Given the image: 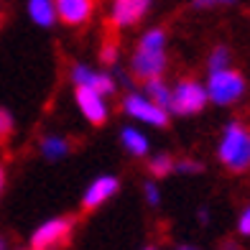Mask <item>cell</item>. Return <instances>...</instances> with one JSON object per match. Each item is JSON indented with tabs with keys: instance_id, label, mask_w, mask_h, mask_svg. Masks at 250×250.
<instances>
[{
	"instance_id": "obj_1",
	"label": "cell",
	"mask_w": 250,
	"mask_h": 250,
	"mask_svg": "<svg viewBox=\"0 0 250 250\" xmlns=\"http://www.w3.org/2000/svg\"><path fill=\"white\" fill-rule=\"evenodd\" d=\"M217 156L225 164V168H230L235 174H243L250 168V130L243 123L232 120L225 128Z\"/></svg>"
},
{
	"instance_id": "obj_2",
	"label": "cell",
	"mask_w": 250,
	"mask_h": 250,
	"mask_svg": "<svg viewBox=\"0 0 250 250\" xmlns=\"http://www.w3.org/2000/svg\"><path fill=\"white\" fill-rule=\"evenodd\" d=\"M74 225H77V220L69 217V214L46 220L33 230L28 250H59V248H64L74 232Z\"/></svg>"
},
{
	"instance_id": "obj_3",
	"label": "cell",
	"mask_w": 250,
	"mask_h": 250,
	"mask_svg": "<svg viewBox=\"0 0 250 250\" xmlns=\"http://www.w3.org/2000/svg\"><path fill=\"white\" fill-rule=\"evenodd\" d=\"M204 89H207V100H212L214 105H232V102H237L245 92V79L235 69L212 72Z\"/></svg>"
},
{
	"instance_id": "obj_4",
	"label": "cell",
	"mask_w": 250,
	"mask_h": 250,
	"mask_svg": "<svg viewBox=\"0 0 250 250\" xmlns=\"http://www.w3.org/2000/svg\"><path fill=\"white\" fill-rule=\"evenodd\" d=\"M207 105V89L197 79H179V84L171 89V105L168 112L174 115H197Z\"/></svg>"
},
{
	"instance_id": "obj_5",
	"label": "cell",
	"mask_w": 250,
	"mask_h": 250,
	"mask_svg": "<svg viewBox=\"0 0 250 250\" xmlns=\"http://www.w3.org/2000/svg\"><path fill=\"white\" fill-rule=\"evenodd\" d=\"M166 66H168L166 49L164 51H151V49L135 46V51L130 56V64H128V74L133 79H138V82H148V79L164 77Z\"/></svg>"
},
{
	"instance_id": "obj_6",
	"label": "cell",
	"mask_w": 250,
	"mask_h": 250,
	"mask_svg": "<svg viewBox=\"0 0 250 250\" xmlns=\"http://www.w3.org/2000/svg\"><path fill=\"white\" fill-rule=\"evenodd\" d=\"M123 112L133 120H141L146 125H153V128H166L168 125V112L156 107L151 100H146L141 92H128L120 102Z\"/></svg>"
},
{
	"instance_id": "obj_7",
	"label": "cell",
	"mask_w": 250,
	"mask_h": 250,
	"mask_svg": "<svg viewBox=\"0 0 250 250\" xmlns=\"http://www.w3.org/2000/svg\"><path fill=\"white\" fill-rule=\"evenodd\" d=\"M69 79H72L74 87L95 89V92L102 95V97H110V95L118 92V82H115V77H112L107 69L95 72V69H89L87 64H74L69 69Z\"/></svg>"
},
{
	"instance_id": "obj_8",
	"label": "cell",
	"mask_w": 250,
	"mask_h": 250,
	"mask_svg": "<svg viewBox=\"0 0 250 250\" xmlns=\"http://www.w3.org/2000/svg\"><path fill=\"white\" fill-rule=\"evenodd\" d=\"M153 0H112L110 23L115 28H133L148 16Z\"/></svg>"
},
{
	"instance_id": "obj_9",
	"label": "cell",
	"mask_w": 250,
	"mask_h": 250,
	"mask_svg": "<svg viewBox=\"0 0 250 250\" xmlns=\"http://www.w3.org/2000/svg\"><path fill=\"white\" fill-rule=\"evenodd\" d=\"M74 102L79 112L87 118L89 125H95V128H100V125H105L107 118H110V110H107V102L102 95H97L95 89H87V87H74Z\"/></svg>"
},
{
	"instance_id": "obj_10",
	"label": "cell",
	"mask_w": 250,
	"mask_h": 250,
	"mask_svg": "<svg viewBox=\"0 0 250 250\" xmlns=\"http://www.w3.org/2000/svg\"><path fill=\"white\" fill-rule=\"evenodd\" d=\"M118 189H120V179L118 176H112V174L97 176L92 184L84 189V194H82V212L100 209L107 199H112V197L118 194Z\"/></svg>"
},
{
	"instance_id": "obj_11",
	"label": "cell",
	"mask_w": 250,
	"mask_h": 250,
	"mask_svg": "<svg viewBox=\"0 0 250 250\" xmlns=\"http://www.w3.org/2000/svg\"><path fill=\"white\" fill-rule=\"evenodd\" d=\"M54 10L64 26L77 28L89 23V18L95 16V0H54Z\"/></svg>"
},
{
	"instance_id": "obj_12",
	"label": "cell",
	"mask_w": 250,
	"mask_h": 250,
	"mask_svg": "<svg viewBox=\"0 0 250 250\" xmlns=\"http://www.w3.org/2000/svg\"><path fill=\"white\" fill-rule=\"evenodd\" d=\"M39 151H41V156L46 158V161H59V158H64L66 153L72 151V141L66 138V135L49 133V135H43V138H41Z\"/></svg>"
},
{
	"instance_id": "obj_13",
	"label": "cell",
	"mask_w": 250,
	"mask_h": 250,
	"mask_svg": "<svg viewBox=\"0 0 250 250\" xmlns=\"http://www.w3.org/2000/svg\"><path fill=\"white\" fill-rule=\"evenodd\" d=\"M28 18L41 28H51L56 23V10L54 0H28Z\"/></svg>"
},
{
	"instance_id": "obj_14",
	"label": "cell",
	"mask_w": 250,
	"mask_h": 250,
	"mask_svg": "<svg viewBox=\"0 0 250 250\" xmlns=\"http://www.w3.org/2000/svg\"><path fill=\"white\" fill-rule=\"evenodd\" d=\"M143 97L151 100L156 107H161V110L168 112V105H171V89H168V84L164 82V77L143 82Z\"/></svg>"
},
{
	"instance_id": "obj_15",
	"label": "cell",
	"mask_w": 250,
	"mask_h": 250,
	"mask_svg": "<svg viewBox=\"0 0 250 250\" xmlns=\"http://www.w3.org/2000/svg\"><path fill=\"white\" fill-rule=\"evenodd\" d=\"M120 143H123V148L128 151L130 156L143 158L146 153H148V138H146L141 130H135V128H123L120 130Z\"/></svg>"
},
{
	"instance_id": "obj_16",
	"label": "cell",
	"mask_w": 250,
	"mask_h": 250,
	"mask_svg": "<svg viewBox=\"0 0 250 250\" xmlns=\"http://www.w3.org/2000/svg\"><path fill=\"white\" fill-rule=\"evenodd\" d=\"M174 164L176 161H174L171 153H158V156H153L148 161V174L153 179H164L168 174H174Z\"/></svg>"
},
{
	"instance_id": "obj_17",
	"label": "cell",
	"mask_w": 250,
	"mask_h": 250,
	"mask_svg": "<svg viewBox=\"0 0 250 250\" xmlns=\"http://www.w3.org/2000/svg\"><path fill=\"white\" fill-rule=\"evenodd\" d=\"M141 49H151V51H164L166 49V31L164 28H151L138 39Z\"/></svg>"
},
{
	"instance_id": "obj_18",
	"label": "cell",
	"mask_w": 250,
	"mask_h": 250,
	"mask_svg": "<svg viewBox=\"0 0 250 250\" xmlns=\"http://www.w3.org/2000/svg\"><path fill=\"white\" fill-rule=\"evenodd\" d=\"M120 62V43L118 41H105L102 43V49H100V64L105 66V69H112Z\"/></svg>"
},
{
	"instance_id": "obj_19",
	"label": "cell",
	"mask_w": 250,
	"mask_h": 250,
	"mask_svg": "<svg viewBox=\"0 0 250 250\" xmlns=\"http://www.w3.org/2000/svg\"><path fill=\"white\" fill-rule=\"evenodd\" d=\"M13 133H16V120H13V115H10L5 107H0V148H5V146L10 143Z\"/></svg>"
},
{
	"instance_id": "obj_20",
	"label": "cell",
	"mask_w": 250,
	"mask_h": 250,
	"mask_svg": "<svg viewBox=\"0 0 250 250\" xmlns=\"http://www.w3.org/2000/svg\"><path fill=\"white\" fill-rule=\"evenodd\" d=\"M209 74L212 72H222V69H230V49L227 46H214V51L209 54Z\"/></svg>"
},
{
	"instance_id": "obj_21",
	"label": "cell",
	"mask_w": 250,
	"mask_h": 250,
	"mask_svg": "<svg viewBox=\"0 0 250 250\" xmlns=\"http://www.w3.org/2000/svg\"><path fill=\"white\" fill-rule=\"evenodd\" d=\"M174 171H179V174H202L204 166L199 161H194V158H181V161L174 164Z\"/></svg>"
},
{
	"instance_id": "obj_22",
	"label": "cell",
	"mask_w": 250,
	"mask_h": 250,
	"mask_svg": "<svg viewBox=\"0 0 250 250\" xmlns=\"http://www.w3.org/2000/svg\"><path fill=\"white\" fill-rule=\"evenodd\" d=\"M143 194H146V202H148L151 207H156V204L161 202V194H158V187L153 184V181H146V184H143Z\"/></svg>"
},
{
	"instance_id": "obj_23",
	"label": "cell",
	"mask_w": 250,
	"mask_h": 250,
	"mask_svg": "<svg viewBox=\"0 0 250 250\" xmlns=\"http://www.w3.org/2000/svg\"><path fill=\"white\" fill-rule=\"evenodd\" d=\"M237 230H240V235H250V207L240 214V222H237Z\"/></svg>"
},
{
	"instance_id": "obj_24",
	"label": "cell",
	"mask_w": 250,
	"mask_h": 250,
	"mask_svg": "<svg viewBox=\"0 0 250 250\" xmlns=\"http://www.w3.org/2000/svg\"><path fill=\"white\" fill-rule=\"evenodd\" d=\"M235 0H194L197 8H207V5H232Z\"/></svg>"
},
{
	"instance_id": "obj_25",
	"label": "cell",
	"mask_w": 250,
	"mask_h": 250,
	"mask_svg": "<svg viewBox=\"0 0 250 250\" xmlns=\"http://www.w3.org/2000/svg\"><path fill=\"white\" fill-rule=\"evenodd\" d=\"M5 181H8V174H5V166L0 164V197H3V191H5Z\"/></svg>"
},
{
	"instance_id": "obj_26",
	"label": "cell",
	"mask_w": 250,
	"mask_h": 250,
	"mask_svg": "<svg viewBox=\"0 0 250 250\" xmlns=\"http://www.w3.org/2000/svg\"><path fill=\"white\" fill-rule=\"evenodd\" d=\"M0 250H8V240H5L3 235H0Z\"/></svg>"
},
{
	"instance_id": "obj_27",
	"label": "cell",
	"mask_w": 250,
	"mask_h": 250,
	"mask_svg": "<svg viewBox=\"0 0 250 250\" xmlns=\"http://www.w3.org/2000/svg\"><path fill=\"white\" fill-rule=\"evenodd\" d=\"M176 250H197V248H194V245H179Z\"/></svg>"
},
{
	"instance_id": "obj_28",
	"label": "cell",
	"mask_w": 250,
	"mask_h": 250,
	"mask_svg": "<svg viewBox=\"0 0 250 250\" xmlns=\"http://www.w3.org/2000/svg\"><path fill=\"white\" fill-rule=\"evenodd\" d=\"M222 250H237V245H232V243H227V245H222Z\"/></svg>"
},
{
	"instance_id": "obj_29",
	"label": "cell",
	"mask_w": 250,
	"mask_h": 250,
	"mask_svg": "<svg viewBox=\"0 0 250 250\" xmlns=\"http://www.w3.org/2000/svg\"><path fill=\"white\" fill-rule=\"evenodd\" d=\"M0 26H3V8H0Z\"/></svg>"
},
{
	"instance_id": "obj_30",
	"label": "cell",
	"mask_w": 250,
	"mask_h": 250,
	"mask_svg": "<svg viewBox=\"0 0 250 250\" xmlns=\"http://www.w3.org/2000/svg\"><path fill=\"white\" fill-rule=\"evenodd\" d=\"M143 250H156V248H143Z\"/></svg>"
}]
</instances>
